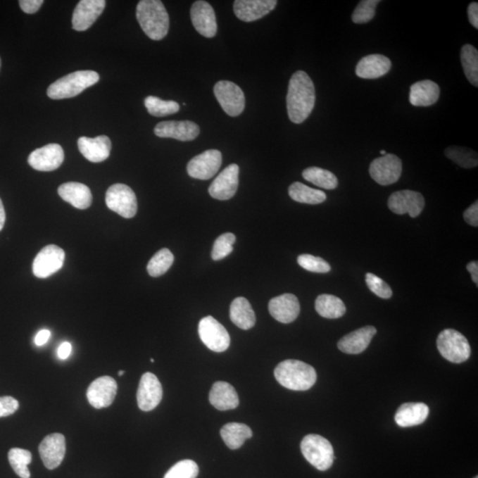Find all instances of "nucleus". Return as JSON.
<instances>
[{"label": "nucleus", "instance_id": "42", "mask_svg": "<svg viewBox=\"0 0 478 478\" xmlns=\"http://www.w3.org/2000/svg\"><path fill=\"white\" fill-rule=\"evenodd\" d=\"M236 236L233 233H225L216 239L212 251V258L214 260H221L229 256L233 251Z\"/></svg>", "mask_w": 478, "mask_h": 478}, {"label": "nucleus", "instance_id": "18", "mask_svg": "<svg viewBox=\"0 0 478 478\" xmlns=\"http://www.w3.org/2000/svg\"><path fill=\"white\" fill-rule=\"evenodd\" d=\"M239 167L232 164L223 170L208 189L212 198L228 201L236 194L239 188Z\"/></svg>", "mask_w": 478, "mask_h": 478}, {"label": "nucleus", "instance_id": "29", "mask_svg": "<svg viewBox=\"0 0 478 478\" xmlns=\"http://www.w3.org/2000/svg\"><path fill=\"white\" fill-rule=\"evenodd\" d=\"M429 413L427 405L424 403H404L398 408L395 414V422L402 428L420 425L426 421Z\"/></svg>", "mask_w": 478, "mask_h": 478}, {"label": "nucleus", "instance_id": "56", "mask_svg": "<svg viewBox=\"0 0 478 478\" xmlns=\"http://www.w3.org/2000/svg\"><path fill=\"white\" fill-rule=\"evenodd\" d=\"M150 360H151V363H154V360H153V359H151Z\"/></svg>", "mask_w": 478, "mask_h": 478}, {"label": "nucleus", "instance_id": "44", "mask_svg": "<svg viewBox=\"0 0 478 478\" xmlns=\"http://www.w3.org/2000/svg\"><path fill=\"white\" fill-rule=\"evenodd\" d=\"M298 263L304 270L313 273H328L332 268L322 258L311 256V254H301L298 257Z\"/></svg>", "mask_w": 478, "mask_h": 478}, {"label": "nucleus", "instance_id": "22", "mask_svg": "<svg viewBox=\"0 0 478 478\" xmlns=\"http://www.w3.org/2000/svg\"><path fill=\"white\" fill-rule=\"evenodd\" d=\"M277 4V0H237L233 8L237 18L251 23L273 11Z\"/></svg>", "mask_w": 478, "mask_h": 478}, {"label": "nucleus", "instance_id": "20", "mask_svg": "<svg viewBox=\"0 0 478 478\" xmlns=\"http://www.w3.org/2000/svg\"><path fill=\"white\" fill-rule=\"evenodd\" d=\"M105 0H82L73 13L72 25L77 32H85L101 15L106 8Z\"/></svg>", "mask_w": 478, "mask_h": 478}, {"label": "nucleus", "instance_id": "43", "mask_svg": "<svg viewBox=\"0 0 478 478\" xmlns=\"http://www.w3.org/2000/svg\"><path fill=\"white\" fill-rule=\"evenodd\" d=\"M199 466L191 460H181L175 463L165 474L164 478H197Z\"/></svg>", "mask_w": 478, "mask_h": 478}, {"label": "nucleus", "instance_id": "26", "mask_svg": "<svg viewBox=\"0 0 478 478\" xmlns=\"http://www.w3.org/2000/svg\"><path fill=\"white\" fill-rule=\"evenodd\" d=\"M209 401L220 411L232 410L239 407V398L232 384L218 381L213 384L209 393Z\"/></svg>", "mask_w": 478, "mask_h": 478}, {"label": "nucleus", "instance_id": "58", "mask_svg": "<svg viewBox=\"0 0 478 478\" xmlns=\"http://www.w3.org/2000/svg\"><path fill=\"white\" fill-rule=\"evenodd\" d=\"M474 478H478V477H474Z\"/></svg>", "mask_w": 478, "mask_h": 478}, {"label": "nucleus", "instance_id": "55", "mask_svg": "<svg viewBox=\"0 0 478 478\" xmlns=\"http://www.w3.org/2000/svg\"><path fill=\"white\" fill-rule=\"evenodd\" d=\"M125 370H121V371H120V372H119V376H120V377H122V375L125 374Z\"/></svg>", "mask_w": 478, "mask_h": 478}, {"label": "nucleus", "instance_id": "13", "mask_svg": "<svg viewBox=\"0 0 478 478\" xmlns=\"http://www.w3.org/2000/svg\"><path fill=\"white\" fill-rule=\"evenodd\" d=\"M222 153L218 150H208L189 161L187 172L191 177L208 180L218 174L222 166Z\"/></svg>", "mask_w": 478, "mask_h": 478}, {"label": "nucleus", "instance_id": "15", "mask_svg": "<svg viewBox=\"0 0 478 478\" xmlns=\"http://www.w3.org/2000/svg\"><path fill=\"white\" fill-rule=\"evenodd\" d=\"M64 151L58 144H49L33 151L27 163L34 170L49 172L57 170L64 161Z\"/></svg>", "mask_w": 478, "mask_h": 478}, {"label": "nucleus", "instance_id": "11", "mask_svg": "<svg viewBox=\"0 0 478 478\" xmlns=\"http://www.w3.org/2000/svg\"><path fill=\"white\" fill-rule=\"evenodd\" d=\"M65 252L61 247L49 245L40 251L33 261L32 270L35 277L47 278L63 268Z\"/></svg>", "mask_w": 478, "mask_h": 478}, {"label": "nucleus", "instance_id": "39", "mask_svg": "<svg viewBox=\"0 0 478 478\" xmlns=\"http://www.w3.org/2000/svg\"><path fill=\"white\" fill-rule=\"evenodd\" d=\"M10 464L20 478H30V472L27 465L32 462V453L22 448H12L8 453Z\"/></svg>", "mask_w": 478, "mask_h": 478}, {"label": "nucleus", "instance_id": "34", "mask_svg": "<svg viewBox=\"0 0 478 478\" xmlns=\"http://www.w3.org/2000/svg\"><path fill=\"white\" fill-rule=\"evenodd\" d=\"M289 195L294 201L304 204L317 205L325 202L327 196L325 191L307 187L300 182H295L289 187Z\"/></svg>", "mask_w": 478, "mask_h": 478}, {"label": "nucleus", "instance_id": "36", "mask_svg": "<svg viewBox=\"0 0 478 478\" xmlns=\"http://www.w3.org/2000/svg\"><path fill=\"white\" fill-rule=\"evenodd\" d=\"M460 60L467 80L471 84L478 86V51L471 44H465L460 54Z\"/></svg>", "mask_w": 478, "mask_h": 478}, {"label": "nucleus", "instance_id": "40", "mask_svg": "<svg viewBox=\"0 0 478 478\" xmlns=\"http://www.w3.org/2000/svg\"><path fill=\"white\" fill-rule=\"evenodd\" d=\"M445 154L453 163L464 168H472L477 166V153L466 147L450 146L446 148Z\"/></svg>", "mask_w": 478, "mask_h": 478}, {"label": "nucleus", "instance_id": "9", "mask_svg": "<svg viewBox=\"0 0 478 478\" xmlns=\"http://www.w3.org/2000/svg\"><path fill=\"white\" fill-rule=\"evenodd\" d=\"M214 94L223 111L232 117L241 115L246 106L245 94L239 86L229 81H220L215 85Z\"/></svg>", "mask_w": 478, "mask_h": 478}, {"label": "nucleus", "instance_id": "41", "mask_svg": "<svg viewBox=\"0 0 478 478\" xmlns=\"http://www.w3.org/2000/svg\"><path fill=\"white\" fill-rule=\"evenodd\" d=\"M379 0H363L354 10L352 20L356 24H364L370 22L376 15V8Z\"/></svg>", "mask_w": 478, "mask_h": 478}, {"label": "nucleus", "instance_id": "28", "mask_svg": "<svg viewBox=\"0 0 478 478\" xmlns=\"http://www.w3.org/2000/svg\"><path fill=\"white\" fill-rule=\"evenodd\" d=\"M58 192L63 201L70 203L75 208L84 210L92 205V191L84 184L75 182L63 184L58 187Z\"/></svg>", "mask_w": 478, "mask_h": 478}, {"label": "nucleus", "instance_id": "17", "mask_svg": "<svg viewBox=\"0 0 478 478\" xmlns=\"http://www.w3.org/2000/svg\"><path fill=\"white\" fill-rule=\"evenodd\" d=\"M191 23L203 37L212 39L218 33V22L213 6L206 1L194 2L191 9Z\"/></svg>", "mask_w": 478, "mask_h": 478}, {"label": "nucleus", "instance_id": "21", "mask_svg": "<svg viewBox=\"0 0 478 478\" xmlns=\"http://www.w3.org/2000/svg\"><path fill=\"white\" fill-rule=\"evenodd\" d=\"M154 134L163 139L192 141L199 135V127L191 121H168L158 123Z\"/></svg>", "mask_w": 478, "mask_h": 478}, {"label": "nucleus", "instance_id": "8", "mask_svg": "<svg viewBox=\"0 0 478 478\" xmlns=\"http://www.w3.org/2000/svg\"><path fill=\"white\" fill-rule=\"evenodd\" d=\"M199 335L203 344L213 352L222 353L229 348L230 337L228 332L212 316H206L199 322Z\"/></svg>", "mask_w": 478, "mask_h": 478}, {"label": "nucleus", "instance_id": "48", "mask_svg": "<svg viewBox=\"0 0 478 478\" xmlns=\"http://www.w3.org/2000/svg\"><path fill=\"white\" fill-rule=\"evenodd\" d=\"M20 8L26 13H35L44 4L43 0H20Z\"/></svg>", "mask_w": 478, "mask_h": 478}, {"label": "nucleus", "instance_id": "53", "mask_svg": "<svg viewBox=\"0 0 478 478\" xmlns=\"http://www.w3.org/2000/svg\"><path fill=\"white\" fill-rule=\"evenodd\" d=\"M5 222H6V212L4 205H3L1 199H0V232H1L3 228H4Z\"/></svg>", "mask_w": 478, "mask_h": 478}, {"label": "nucleus", "instance_id": "10", "mask_svg": "<svg viewBox=\"0 0 478 478\" xmlns=\"http://www.w3.org/2000/svg\"><path fill=\"white\" fill-rule=\"evenodd\" d=\"M402 173V161L394 154L377 158L370 164V174L374 181L380 185H390L400 179Z\"/></svg>", "mask_w": 478, "mask_h": 478}, {"label": "nucleus", "instance_id": "52", "mask_svg": "<svg viewBox=\"0 0 478 478\" xmlns=\"http://www.w3.org/2000/svg\"><path fill=\"white\" fill-rule=\"evenodd\" d=\"M467 270L471 274V278L474 284L478 285V263L477 261H471L467 265Z\"/></svg>", "mask_w": 478, "mask_h": 478}, {"label": "nucleus", "instance_id": "57", "mask_svg": "<svg viewBox=\"0 0 478 478\" xmlns=\"http://www.w3.org/2000/svg\"><path fill=\"white\" fill-rule=\"evenodd\" d=\"M0 68H1V58H0Z\"/></svg>", "mask_w": 478, "mask_h": 478}, {"label": "nucleus", "instance_id": "1", "mask_svg": "<svg viewBox=\"0 0 478 478\" xmlns=\"http://www.w3.org/2000/svg\"><path fill=\"white\" fill-rule=\"evenodd\" d=\"M289 118L300 125L311 115L315 104L314 82L306 72H295L289 82L287 98Z\"/></svg>", "mask_w": 478, "mask_h": 478}, {"label": "nucleus", "instance_id": "12", "mask_svg": "<svg viewBox=\"0 0 478 478\" xmlns=\"http://www.w3.org/2000/svg\"><path fill=\"white\" fill-rule=\"evenodd\" d=\"M425 201L420 192L403 190L394 192L388 199V208L397 215L408 214L417 218L424 210Z\"/></svg>", "mask_w": 478, "mask_h": 478}, {"label": "nucleus", "instance_id": "14", "mask_svg": "<svg viewBox=\"0 0 478 478\" xmlns=\"http://www.w3.org/2000/svg\"><path fill=\"white\" fill-rule=\"evenodd\" d=\"M163 386L156 375L144 373L141 377L137 394V405L141 410H153L163 400Z\"/></svg>", "mask_w": 478, "mask_h": 478}, {"label": "nucleus", "instance_id": "54", "mask_svg": "<svg viewBox=\"0 0 478 478\" xmlns=\"http://www.w3.org/2000/svg\"><path fill=\"white\" fill-rule=\"evenodd\" d=\"M380 153L382 154V156H386V152H385L384 150L380 151Z\"/></svg>", "mask_w": 478, "mask_h": 478}, {"label": "nucleus", "instance_id": "45", "mask_svg": "<svg viewBox=\"0 0 478 478\" xmlns=\"http://www.w3.org/2000/svg\"><path fill=\"white\" fill-rule=\"evenodd\" d=\"M366 283L374 294L382 298H390L393 296L391 287L379 277L372 273L366 274Z\"/></svg>", "mask_w": 478, "mask_h": 478}, {"label": "nucleus", "instance_id": "23", "mask_svg": "<svg viewBox=\"0 0 478 478\" xmlns=\"http://www.w3.org/2000/svg\"><path fill=\"white\" fill-rule=\"evenodd\" d=\"M268 310L277 321L291 323L300 315L301 305L295 295L285 294L273 298L268 303Z\"/></svg>", "mask_w": 478, "mask_h": 478}, {"label": "nucleus", "instance_id": "19", "mask_svg": "<svg viewBox=\"0 0 478 478\" xmlns=\"http://www.w3.org/2000/svg\"><path fill=\"white\" fill-rule=\"evenodd\" d=\"M39 450L44 465L48 470H55L66 455V439L61 433L48 435L41 442Z\"/></svg>", "mask_w": 478, "mask_h": 478}, {"label": "nucleus", "instance_id": "31", "mask_svg": "<svg viewBox=\"0 0 478 478\" xmlns=\"http://www.w3.org/2000/svg\"><path fill=\"white\" fill-rule=\"evenodd\" d=\"M229 316L234 325L245 331L252 329L256 325V313L246 298H236L232 301L230 305Z\"/></svg>", "mask_w": 478, "mask_h": 478}, {"label": "nucleus", "instance_id": "32", "mask_svg": "<svg viewBox=\"0 0 478 478\" xmlns=\"http://www.w3.org/2000/svg\"><path fill=\"white\" fill-rule=\"evenodd\" d=\"M221 436L229 449L236 450L240 448L246 439L252 438L253 432L246 424L229 422L222 428Z\"/></svg>", "mask_w": 478, "mask_h": 478}, {"label": "nucleus", "instance_id": "5", "mask_svg": "<svg viewBox=\"0 0 478 478\" xmlns=\"http://www.w3.org/2000/svg\"><path fill=\"white\" fill-rule=\"evenodd\" d=\"M301 449L306 460L319 470H328L334 463L333 446L328 439L322 436H306L302 439Z\"/></svg>", "mask_w": 478, "mask_h": 478}, {"label": "nucleus", "instance_id": "35", "mask_svg": "<svg viewBox=\"0 0 478 478\" xmlns=\"http://www.w3.org/2000/svg\"><path fill=\"white\" fill-rule=\"evenodd\" d=\"M305 180L326 190H334L338 187L339 180L332 172L318 167L306 168L302 173Z\"/></svg>", "mask_w": 478, "mask_h": 478}, {"label": "nucleus", "instance_id": "37", "mask_svg": "<svg viewBox=\"0 0 478 478\" xmlns=\"http://www.w3.org/2000/svg\"><path fill=\"white\" fill-rule=\"evenodd\" d=\"M173 253L167 249H163L154 254L147 265V271L151 277H158L163 276L170 270L174 263Z\"/></svg>", "mask_w": 478, "mask_h": 478}, {"label": "nucleus", "instance_id": "2", "mask_svg": "<svg viewBox=\"0 0 478 478\" xmlns=\"http://www.w3.org/2000/svg\"><path fill=\"white\" fill-rule=\"evenodd\" d=\"M137 19L151 39L161 40L168 35L170 17L160 0H141L137 6Z\"/></svg>", "mask_w": 478, "mask_h": 478}, {"label": "nucleus", "instance_id": "51", "mask_svg": "<svg viewBox=\"0 0 478 478\" xmlns=\"http://www.w3.org/2000/svg\"><path fill=\"white\" fill-rule=\"evenodd\" d=\"M51 338V332L48 329H42L35 337V344L37 346L46 345Z\"/></svg>", "mask_w": 478, "mask_h": 478}, {"label": "nucleus", "instance_id": "3", "mask_svg": "<svg viewBox=\"0 0 478 478\" xmlns=\"http://www.w3.org/2000/svg\"><path fill=\"white\" fill-rule=\"evenodd\" d=\"M274 374L282 386L292 391H308L317 379L314 367L298 360H284L278 364Z\"/></svg>", "mask_w": 478, "mask_h": 478}, {"label": "nucleus", "instance_id": "47", "mask_svg": "<svg viewBox=\"0 0 478 478\" xmlns=\"http://www.w3.org/2000/svg\"><path fill=\"white\" fill-rule=\"evenodd\" d=\"M464 220L467 223L473 227L478 226V202H474L472 205L467 208L463 214Z\"/></svg>", "mask_w": 478, "mask_h": 478}, {"label": "nucleus", "instance_id": "16", "mask_svg": "<svg viewBox=\"0 0 478 478\" xmlns=\"http://www.w3.org/2000/svg\"><path fill=\"white\" fill-rule=\"evenodd\" d=\"M117 383L113 377L105 376L97 378L88 387L87 398L92 407L101 409L109 407L115 401Z\"/></svg>", "mask_w": 478, "mask_h": 478}, {"label": "nucleus", "instance_id": "7", "mask_svg": "<svg viewBox=\"0 0 478 478\" xmlns=\"http://www.w3.org/2000/svg\"><path fill=\"white\" fill-rule=\"evenodd\" d=\"M106 203L110 210L117 213L122 218L130 219L137 214L136 194L128 185L116 184L109 187L106 194Z\"/></svg>", "mask_w": 478, "mask_h": 478}, {"label": "nucleus", "instance_id": "25", "mask_svg": "<svg viewBox=\"0 0 478 478\" xmlns=\"http://www.w3.org/2000/svg\"><path fill=\"white\" fill-rule=\"evenodd\" d=\"M376 334L377 329L373 326L358 329L339 340V349L347 354L362 353L370 346L371 340Z\"/></svg>", "mask_w": 478, "mask_h": 478}, {"label": "nucleus", "instance_id": "27", "mask_svg": "<svg viewBox=\"0 0 478 478\" xmlns=\"http://www.w3.org/2000/svg\"><path fill=\"white\" fill-rule=\"evenodd\" d=\"M389 58L382 54H371L364 57L358 63L356 75L363 79H376L384 77L391 70Z\"/></svg>", "mask_w": 478, "mask_h": 478}, {"label": "nucleus", "instance_id": "30", "mask_svg": "<svg viewBox=\"0 0 478 478\" xmlns=\"http://www.w3.org/2000/svg\"><path fill=\"white\" fill-rule=\"evenodd\" d=\"M439 86L431 80L415 82L410 87L409 101L415 106H429L439 101Z\"/></svg>", "mask_w": 478, "mask_h": 478}, {"label": "nucleus", "instance_id": "49", "mask_svg": "<svg viewBox=\"0 0 478 478\" xmlns=\"http://www.w3.org/2000/svg\"><path fill=\"white\" fill-rule=\"evenodd\" d=\"M467 15H469L471 25L478 29V4L477 2L471 3L467 8Z\"/></svg>", "mask_w": 478, "mask_h": 478}, {"label": "nucleus", "instance_id": "38", "mask_svg": "<svg viewBox=\"0 0 478 478\" xmlns=\"http://www.w3.org/2000/svg\"><path fill=\"white\" fill-rule=\"evenodd\" d=\"M144 106H146L148 113L156 117L174 115L180 109V106L177 102L163 101V99L154 97V96H148L144 99Z\"/></svg>", "mask_w": 478, "mask_h": 478}, {"label": "nucleus", "instance_id": "6", "mask_svg": "<svg viewBox=\"0 0 478 478\" xmlns=\"http://www.w3.org/2000/svg\"><path fill=\"white\" fill-rule=\"evenodd\" d=\"M436 346L440 354L453 363H463L469 359L471 348L469 341L462 333L447 329L436 339Z\"/></svg>", "mask_w": 478, "mask_h": 478}, {"label": "nucleus", "instance_id": "24", "mask_svg": "<svg viewBox=\"0 0 478 478\" xmlns=\"http://www.w3.org/2000/svg\"><path fill=\"white\" fill-rule=\"evenodd\" d=\"M77 144L79 151L85 159L95 163L108 159L112 149L111 140L106 136H99L94 139L81 137Z\"/></svg>", "mask_w": 478, "mask_h": 478}, {"label": "nucleus", "instance_id": "4", "mask_svg": "<svg viewBox=\"0 0 478 478\" xmlns=\"http://www.w3.org/2000/svg\"><path fill=\"white\" fill-rule=\"evenodd\" d=\"M99 75L92 70L75 71L58 79L47 89L48 97L53 99H63L75 97L84 89L97 84Z\"/></svg>", "mask_w": 478, "mask_h": 478}, {"label": "nucleus", "instance_id": "46", "mask_svg": "<svg viewBox=\"0 0 478 478\" xmlns=\"http://www.w3.org/2000/svg\"><path fill=\"white\" fill-rule=\"evenodd\" d=\"M19 402L11 396L0 397V417H6L18 410Z\"/></svg>", "mask_w": 478, "mask_h": 478}, {"label": "nucleus", "instance_id": "50", "mask_svg": "<svg viewBox=\"0 0 478 478\" xmlns=\"http://www.w3.org/2000/svg\"><path fill=\"white\" fill-rule=\"evenodd\" d=\"M72 346L70 342H63L58 348V356L61 360H66L70 357Z\"/></svg>", "mask_w": 478, "mask_h": 478}, {"label": "nucleus", "instance_id": "33", "mask_svg": "<svg viewBox=\"0 0 478 478\" xmlns=\"http://www.w3.org/2000/svg\"><path fill=\"white\" fill-rule=\"evenodd\" d=\"M315 310L322 317L338 319L346 314V308L344 302L336 296L322 294L316 298Z\"/></svg>", "mask_w": 478, "mask_h": 478}]
</instances>
